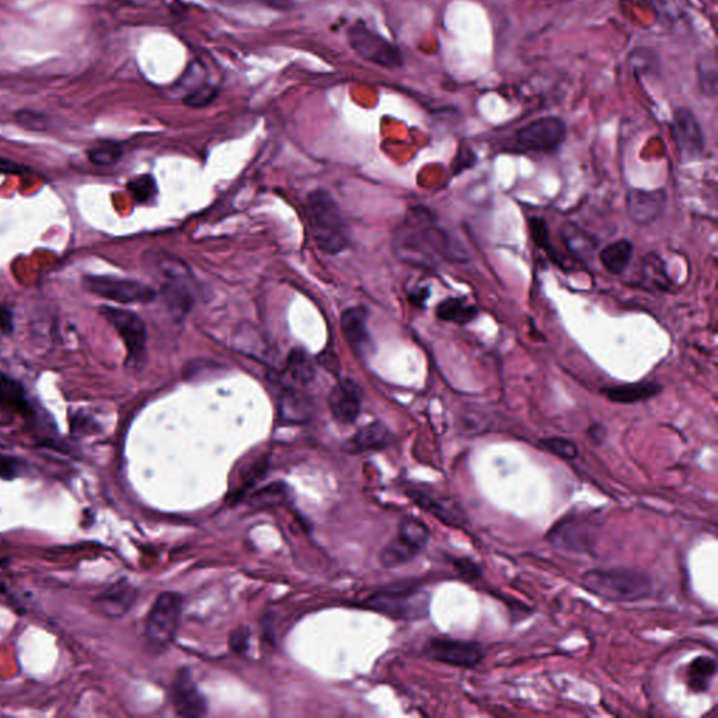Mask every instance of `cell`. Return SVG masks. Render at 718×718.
<instances>
[{
  "mask_svg": "<svg viewBox=\"0 0 718 718\" xmlns=\"http://www.w3.org/2000/svg\"><path fill=\"white\" fill-rule=\"evenodd\" d=\"M632 258V245L627 238H621L618 242L611 243L600 254L603 268L612 276H622L629 267Z\"/></svg>",
  "mask_w": 718,
  "mask_h": 718,
  "instance_id": "cb8c5ba5",
  "label": "cell"
},
{
  "mask_svg": "<svg viewBox=\"0 0 718 718\" xmlns=\"http://www.w3.org/2000/svg\"><path fill=\"white\" fill-rule=\"evenodd\" d=\"M0 407L20 416L33 413V407L23 386L7 376H0Z\"/></svg>",
  "mask_w": 718,
  "mask_h": 718,
  "instance_id": "603a6c76",
  "label": "cell"
},
{
  "mask_svg": "<svg viewBox=\"0 0 718 718\" xmlns=\"http://www.w3.org/2000/svg\"><path fill=\"white\" fill-rule=\"evenodd\" d=\"M17 463L7 456L0 455V477L2 479H13L17 476Z\"/></svg>",
  "mask_w": 718,
  "mask_h": 718,
  "instance_id": "ab89813d",
  "label": "cell"
},
{
  "mask_svg": "<svg viewBox=\"0 0 718 718\" xmlns=\"http://www.w3.org/2000/svg\"><path fill=\"white\" fill-rule=\"evenodd\" d=\"M672 135L682 162H692L702 157L704 150V135L692 111L686 108H678L675 111Z\"/></svg>",
  "mask_w": 718,
  "mask_h": 718,
  "instance_id": "7c38bea8",
  "label": "cell"
},
{
  "mask_svg": "<svg viewBox=\"0 0 718 718\" xmlns=\"http://www.w3.org/2000/svg\"><path fill=\"white\" fill-rule=\"evenodd\" d=\"M425 652L437 662L466 668V670H471L479 665L486 657V650L480 642L450 639V637H434L430 640L425 647Z\"/></svg>",
  "mask_w": 718,
  "mask_h": 718,
  "instance_id": "9c48e42d",
  "label": "cell"
},
{
  "mask_svg": "<svg viewBox=\"0 0 718 718\" xmlns=\"http://www.w3.org/2000/svg\"><path fill=\"white\" fill-rule=\"evenodd\" d=\"M173 704L183 717H204L208 712V703L199 692L188 668L178 671L173 682Z\"/></svg>",
  "mask_w": 718,
  "mask_h": 718,
  "instance_id": "4fadbf2b",
  "label": "cell"
},
{
  "mask_svg": "<svg viewBox=\"0 0 718 718\" xmlns=\"http://www.w3.org/2000/svg\"><path fill=\"white\" fill-rule=\"evenodd\" d=\"M129 193L134 197L135 201L147 204L152 201L157 194V181L152 176L144 175L141 177L134 178L128 183Z\"/></svg>",
  "mask_w": 718,
  "mask_h": 718,
  "instance_id": "d6a6232c",
  "label": "cell"
},
{
  "mask_svg": "<svg viewBox=\"0 0 718 718\" xmlns=\"http://www.w3.org/2000/svg\"><path fill=\"white\" fill-rule=\"evenodd\" d=\"M399 251L404 253L409 260L425 263L437 258L438 254H445L447 238L442 232L434 228L407 227L398 240Z\"/></svg>",
  "mask_w": 718,
  "mask_h": 718,
  "instance_id": "8fae6325",
  "label": "cell"
},
{
  "mask_svg": "<svg viewBox=\"0 0 718 718\" xmlns=\"http://www.w3.org/2000/svg\"><path fill=\"white\" fill-rule=\"evenodd\" d=\"M83 285L90 294L118 303H145L155 298V290L134 279L110 276H86Z\"/></svg>",
  "mask_w": 718,
  "mask_h": 718,
  "instance_id": "ba28073f",
  "label": "cell"
},
{
  "mask_svg": "<svg viewBox=\"0 0 718 718\" xmlns=\"http://www.w3.org/2000/svg\"><path fill=\"white\" fill-rule=\"evenodd\" d=\"M279 413L285 421H303L309 417V403L297 389H285L279 403Z\"/></svg>",
  "mask_w": 718,
  "mask_h": 718,
  "instance_id": "83f0119b",
  "label": "cell"
},
{
  "mask_svg": "<svg viewBox=\"0 0 718 718\" xmlns=\"http://www.w3.org/2000/svg\"><path fill=\"white\" fill-rule=\"evenodd\" d=\"M627 212L636 224L650 225L662 215L666 207L663 190H632L627 194Z\"/></svg>",
  "mask_w": 718,
  "mask_h": 718,
  "instance_id": "e0dca14e",
  "label": "cell"
},
{
  "mask_svg": "<svg viewBox=\"0 0 718 718\" xmlns=\"http://www.w3.org/2000/svg\"><path fill=\"white\" fill-rule=\"evenodd\" d=\"M138 598V592L126 581H119L103 591L95 600L96 606L101 613L108 618H123L128 613Z\"/></svg>",
  "mask_w": 718,
  "mask_h": 718,
  "instance_id": "d6986e66",
  "label": "cell"
},
{
  "mask_svg": "<svg viewBox=\"0 0 718 718\" xmlns=\"http://www.w3.org/2000/svg\"><path fill=\"white\" fill-rule=\"evenodd\" d=\"M306 214L313 240L323 253L337 254L349 246V228L343 212L330 194L323 190L310 193Z\"/></svg>",
  "mask_w": 718,
  "mask_h": 718,
  "instance_id": "7a4b0ae2",
  "label": "cell"
},
{
  "mask_svg": "<svg viewBox=\"0 0 718 718\" xmlns=\"http://www.w3.org/2000/svg\"><path fill=\"white\" fill-rule=\"evenodd\" d=\"M479 309L460 298H450L440 302L437 308L438 319L456 324H468L476 319Z\"/></svg>",
  "mask_w": 718,
  "mask_h": 718,
  "instance_id": "4316f807",
  "label": "cell"
},
{
  "mask_svg": "<svg viewBox=\"0 0 718 718\" xmlns=\"http://www.w3.org/2000/svg\"><path fill=\"white\" fill-rule=\"evenodd\" d=\"M98 313L123 339L126 349V367H141L147 355V328L144 320L131 310L118 309L111 306H101L98 308Z\"/></svg>",
  "mask_w": 718,
  "mask_h": 718,
  "instance_id": "8992f818",
  "label": "cell"
},
{
  "mask_svg": "<svg viewBox=\"0 0 718 718\" xmlns=\"http://www.w3.org/2000/svg\"><path fill=\"white\" fill-rule=\"evenodd\" d=\"M183 612V596L177 592H163L157 602L153 603L147 621V644L162 652L172 644L177 634Z\"/></svg>",
  "mask_w": 718,
  "mask_h": 718,
  "instance_id": "277c9868",
  "label": "cell"
},
{
  "mask_svg": "<svg viewBox=\"0 0 718 718\" xmlns=\"http://www.w3.org/2000/svg\"><path fill=\"white\" fill-rule=\"evenodd\" d=\"M588 435H590V438L591 440H592V442L601 445V443L605 442L606 437H608V431H606V429L605 427H603V425L593 424L591 425V429L588 430Z\"/></svg>",
  "mask_w": 718,
  "mask_h": 718,
  "instance_id": "60d3db41",
  "label": "cell"
},
{
  "mask_svg": "<svg viewBox=\"0 0 718 718\" xmlns=\"http://www.w3.org/2000/svg\"><path fill=\"white\" fill-rule=\"evenodd\" d=\"M123 147L116 142L105 141L95 145L87 150V157L93 165L111 166L116 165L123 157Z\"/></svg>",
  "mask_w": 718,
  "mask_h": 718,
  "instance_id": "f546056e",
  "label": "cell"
},
{
  "mask_svg": "<svg viewBox=\"0 0 718 718\" xmlns=\"http://www.w3.org/2000/svg\"><path fill=\"white\" fill-rule=\"evenodd\" d=\"M539 447L547 452L553 453L557 458L574 460L578 456V448L572 440L566 438L551 437L539 440Z\"/></svg>",
  "mask_w": 718,
  "mask_h": 718,
  "instance_id": "4dcf8cb0",
  "label": "cell"
},
{
  "mask_svg": "<svg viewBox=\"0 0 718 718\" xmlns=\"http://www.w3.org/2000/svg\"><path fill=\"white\" fill-rule=\"evenodd\" d=\"M407 495L425 512H429L445 525L460 528L465 523V514L461 512L459 505L452 504L450 500L440 499L431 492L419 489L409 490Z\"/></svg>",
  "mask_w": 718,
  "mask_h": 718,
  "instance_id": "ac0fdd59",
  "label": "cell"
},
{
  "mask_svg": "<svg viewBox=\"0 0 718 718\" xmlns=\"http://www.w3.org/2000/svg\"><path fill=\"white\" fill-rule=\"evenodd\" d=\"M329 406L334 420L339 424H354L361 413V391L352 380H341L331 390Z\"/></svg>",
  "mask_w": 718,
  "mask_h": 718,
  "instance_id": "2e32d148",
  "label": "cell"
},
{
  "mask_svg": "<svg viewBox=\"0 0 718 718\" xmlns=\"http://www.w3.org/2000/svg\"><path fill=\"white\" fill-rule=\"evenodd\" d=\"M215 2H220V4L225 5H238L245 4V2H248V0H215Z\"/></svg>",
  "mask_w": 718,
  "mask_h": 718,
  "instance_id": "7bdbcfd3",
  "label": "cell"
},
{
  "mask_svg": "<svg viewBox=\"0 0 718 718\" xmlns=\"http://www.w3.org/2000/svg\"><path fill=\"white\" fill-rule=\"evenodd\" d=\"M699 79L702 92L707 96H715V93H717L715 64H713V66H702V65H699Z\"/></svg>",
  "mask_w": 718,
  "mask_h": 718,
  "instance_id": "8d00e7d4",
  "label": "cell"
},
{
  "mask_svg": "<svg viewBox=\"0 0 718 718\" xmlns=\"http://www.w3.org/2000/svg\"><path fill=\"white\" fill-rule=\"evenodd\" d=\"M347 37L351 48L365 61L383 67H399L403 64L400 49L365 25H352Z\"/></svg>",
  "mask_w": 718,
  "mask_h": 718,
  "instance_id": "52a82bcc",
  "label": "cell"
},
{
  "mask_svg": "<svg viewBox=\"0 0 718 718\" xmlns=\"http://www.w3.org/2000/svg\"><path fill=\"white\" fill-rule=\"evenodd\" d=\"M288 489L284 484H272L251 495V504L256 507H274L287 500Z\"/></svg>",
  "mask_w": 718,
  "mask_h": 718,
  "instance_id": "1f68e13d",
  "label": "cell"
},
{
  "mask_svg": "<svg viewBox=\"0 0 718 718\" xmlns=\"http://www.w3.org/2000/svg\"><path fill=\"white\" fill-rule=\"evenodd\" d=\"M217 96V87L205 85V86L198 87V89L194 90V92L187 96V97L184 98V103L194 108L204 107V106H208L209 103H212Z\"/></svg>",
  "mask_w": 718,
  "mask_h": 718,
  "instance_id": "e575fe53",
  "label": "cell"
},
{
  "mask_svg": "<svg viewBox=\"0 0 718 718\" xmlns=\"http://www.w3.org/2000/svg\"><path fill=\"white\" fill-rule=\"evenodd\" d=\"M22 172V166L17 165L15 162H12V160L0 157V173H2V175H15V173Z\"/></svg>",
  "mask_w": 718,
  "mask_h": 718,
  "instance_id": "b9f144b4",
  "label": "cell"
},
{
  "mask_svg": "<svg viewBox=\"0 0 718 718\" xmlns=\"http://www.w3.org/2000/svg\"><path fill=\"white\" fill-rule=\"evenodd\" d=\"M365 608L399 621H420L430 614V595L416 582H403L373 593Z\"/></svg>",
  "mask_w": 718,
  "mask_h": 718,
  "instance_id": "3957f363",
  "label": "cell"
},
{
  "mask_svg": "<svg viewBox=\"0 0 718 718\" xmlns=\"http://www.w3.org/2000/svg\"><path fill=\"white\" fill-rule=\"evenodd\" d=\"M529 228H531V233H532L536 245L544 250H551V238H549L546 222L541 217H532L529 220Z\"/></svg>",
  "mask_w": 718,
  "mask_h": 718,
  "instance_id": "d590c367",
  "label": "cell"
},
{
  "mask_svg": "<svg viewBox=\"0 0 718 718\" xmlns=\"http://www.w3.org/2000/svg\"><path fill=\"white\" fill-rule=\"evenodd\" d=\"M452 564L458 571L459 577L466 582H476L480 580L481 574H483L480 566L469 557H455L452 559Z\"/></svg>",
  "mask_w": 718,
  "mask_h": 718,
  "instance_id": "836d02e7",
  "label": "cell"
},
{
  "mask_svg": "<svg viewBox=\"0 0 718 718\" xmlns=\"http://www.w3.org/2000/svg\"><path fill=\"white\" fill-rule=\"evenodd\" d=\"M429 526L416 518H406L396 536L380 553V562L386 569H396L413 561L430 541Z\"/></svg>",
  "mask_w": 718,
  "mask_h": 718,
  "instance_id": "5b68a950",
  "label": "cell"
},
{
  "mask_svg": "<svg viewBox=\"0 0 718 718\" xmlns=\"http://www.w3.org/2000/svg\"><path fill=\"white\" fill-rule=\"evenodd\" d=\"M547 539L553 546L567 551H587L591 546L588 523L582 518L569 517L560 520L551 528Z\"/></svg>",
  "mask_w": 718,
  "mask_h": 718,
  "instance_id": "9a60e30c",
  "label": "cell"
},
{
  "mask_svg": "<svg viewBox=\"0 0 718 718\" xmlns=\"http://www.w3.org/2000/svg\"><path fill=\"white\" fill-rule=\"evenodd\" d=\"M582 585L602 600L616 603L639 602L652 591V578L627 567L591 570L582 577Z\"/></svg>",
  "mask_w": 718,
  "mask_h": 718,
  "instance_id": "6da1fadb",
  "label": "cell"
},
{
  "mask_svg": "<svg viewBox=\"0 0 718 718\" xmlns=\"http://www.w3.org/2000/svg\"><path fill=\"white\" fill-rule=\"evenodd\" d=\"M567 128L557 116H543L518 131L517 141L523 149L553 152L566 141Z\"/></svg>",
  "mask_w": 718,
  "mask_h": 718,
  "instance_id": "30bf717a",
  "label": "cell"
},
{
  "mask_svg": "<svg viewBox=\"0 0 718 718\" xmlns=\"http://www.w3.org/2000/svg\"><path fill=\"white\" fill-rule=\"evenodd\" d=\"M715 673H717V663H715L714 658L707 657V655L697 657L688 666L686 682H688L689 689L694 693H704L709 691L710 683L714 679Z\"/></svg>",
  "mask_w": 718,
  "mask_h": 718,
  "instance_id": "d4e9b609",
  "label": "cell"
},
{
  "mask_svg": "<svg viewBox=\"0 0 718 718\" xmlns=\"http://www.w3.org/2000/svg\"><path fill=\"white\" fill-rule=\"evenodd\" d=\"M367 323L368 312L365 308H349L341 316L344 336L358 355H365L369 351L370 336Z\"/></svg>",
  "mask_w": 718,
  "mask_h": 718,
  "instance_id": "ffe728a7",
  "label": "cell"
},
{
  "mask_svg": "<svg viewBox=\"0 0 718 718\" xmlns=\"http://www.w3.org/2000/svg\"><path fill=\"white\" fill-rule=\"evenodd\" d=\"M561 238L570 253L580 260H587L596 248L595 238L578 228L575 224H566L561 228Z\"/></svg>",
  "mask_w": 718,
  "mask_h": 718,
  "instance_id": "484cf974",
  "label": "cell"
},
{
  "mask_svg": "<svg viewBox=\"0 0 718 718\" xmlns=\"http://www.w3.org/2000/svg\"><path fill=\"white\" fill-rule=\"evenodd\" d=\"M248 637L250 634H248V627H238L230 636V647L236 652H246L248 647Z\"/></svg>",
  "mask_w": 718,
  "mask_h": 718,
  "instance_id": "74e56055",
  "label": "cell"
},
{
  "mask_svg": "<svg viewBox=\"0 0 718 718\" xmlns=\"http://www.w3.org/2000/svg\"><path fill=\"white\" fill-rule=\"evenodd\" d=\"M285 376L289 383L285 389H298L297 386L308 385L312 380V365L303 352L295 351L290 354Z\"/></svg>",
  "mask_w": 718,
  "mask_h": 718,
  "instance_id": "f1b7e54d",
  "label": "cell"
},
{
  "mask_svg": "<svg viewBox=\"0 0 718 718\" xmlns=\"http://www.w3.org/2000/svg\"><path fill=\"white\" fill-rule=\"evenodd\" d=\"M661 388L654 382L630 383V385L612 386L603 389L602 393L609 401L618 404H636L650 400L660 395Z\"/></svg>",
  "mask_w": 718,
  "mask_h": 718,
  "instance_id": "7402d4cb",
  "label": "cell"
},
{
  "mask_svg": "<svg viewBox=\"0 0 718 718\" xmlns=\"http://www.w3.org/2000/svg\"><path fill=\"white\" fill-rule=\"evenodd\" d=\"M395 440V435L382 422H372L361 431L351 438L347 443V450L352 453L368 452V450H380L390 447Z\"/></svg>",
  "mask_w": 718,
  "mask_h": 718,
  "instance_id": "44dd1931",
  "label": "cell"
},
{
  "mask_svg": "<svg viewBox=\"0 0 718 718\" xmlns=\"http://www.w3.org/2000/svg\"><path fill=\"white\" fill-rule=\"evenodd\" d=\"M166 281L163 282V295L168 308L180 316L186 315L194 303L193 290L188 284V274L181 264H170L163 269Z\"/></svg>",
  "mask_w": 718,
  "mask_h": 718,
  "instance_id": "5bb4252c",
  "label": "cell"
},
{
  "mask_svg": "<svg viewBox=\"0 0 718 718\" xmlns=\"http://www.w3.org/2000/svg\"><path fill=\"white\" fill-rule=\"evenodd\" d=\"M13 333V313L7 306L0 305V339Z\"/></svg>",
  "mask_w": 718,
  "mask_h": 718,
  "instance_id": "f35d334b",
  "label": "cell"
}]
</instances>
